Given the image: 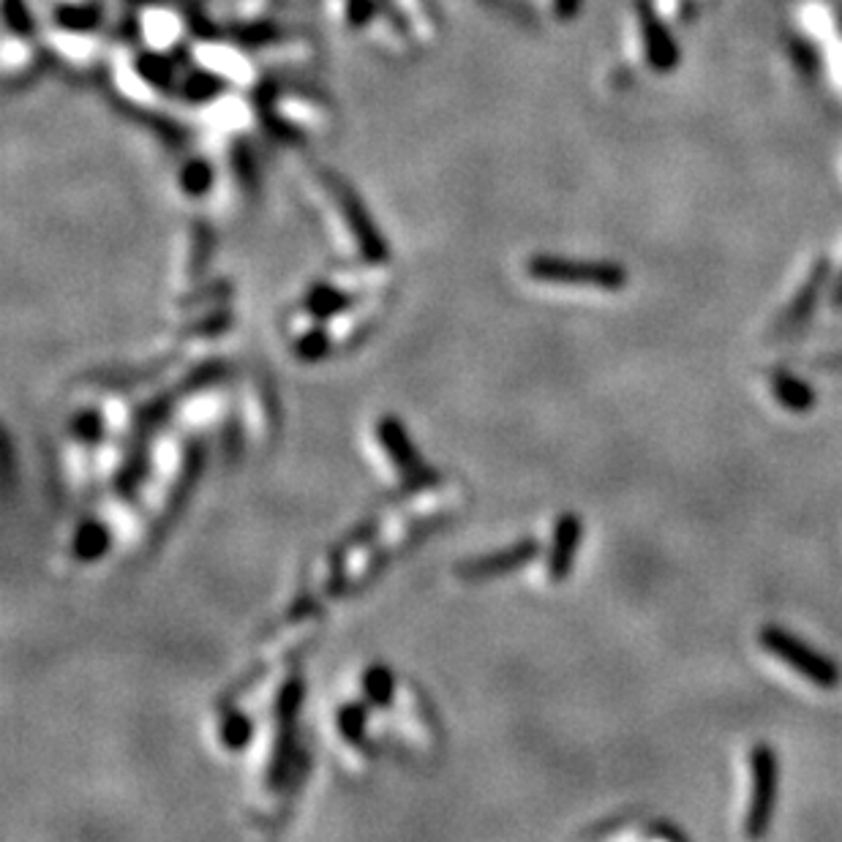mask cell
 <instances>
[{"instance_id":"1","label":"cell","mask_w":842,"mask_h":842,"mask_svg":"<svg viewBox=\"0 0 842 842\" xmlns=\"http://www.w3.org/2000/svg\"><path fill=\"white\" fill-rule=\"evenodd\" d=\"M758 643L764 652H769L771 657H777L780 663L791 665L799 677H804L807 682H813L820 690H834L842 682V668L826 654L815 652L809 643H804L802 638L791 636L782 627H764L758 632Z\"/></svg>"},{"instance_id":"12","label":"cell","mask_w":842,"mask_h":842,"mask_svg":"<svg viewBox=\"0 0 842 842\" xmlns=\"http://www.w3.org/2000/svg\"><path fill=\"white\" fill-rule=\"evenodd\" d=\"M222 737H224V744H227V747H233V750L243 747V744L249 742V737H251V722L246 720L240 712H233V715L224 717Z\"/></svg>"},{"instance_id":"18","label":"cell","mask_w":842,"mask_h":842,"mask_svg":"<svg viewBox=\"0 0 842 842\" xmlns=\"http://www.w3.org/2000/svg\"><path fill=\"white\" fill-rule=\"evenodd\" d=\"M815 372H842V352L840 355H829V357H820V361L813 363Z\"/></svg>"},{"instance_id":"13","label":"cell","mask_w":842,"mask_h":842,"mask_svg":"<svg viewBox=\"0 0 842 842\" xmlns=\"http://www.w3.org/2000/svg\"><path fill=\"white\" fill-rule=\"evenodd\" d=\"M327 350H330V339H327V332H322V330L305 332L303 339L294 344L298 357H303V361H309V363L322 361V357L327 355Z\"/></svg>"},{"instance_id":"15","label":"cell","mask_w":842,"mask_h":842,"mask_svg":"<svg viewBox=\"0 0 842 842\" xmlns=\"http://www.w3.org/2000/svg\"><path fill=\"white\" fill-rule=\"evenodd\" d=\"M641 813H643L641 807L625 809V813H619V815H614V818L603 820V824L594 826V829H587V831H583V837H605V834H611V831H619L621 826H627V824H630V820H636Z\"/></svg>"},{"instance_id":"10","label":"cell","mask_w":842,"mask_h":842,"mask_svg":"<svg viewBox=\"0 0 842 842\" xmlns=\"http://www.w3.org/2000/svg\"><path fill=\"white\" fill-rule=\"evenodd\" d=\"M363 688H366V695L372 704L385 706L390 701V695H393V674H390L385 665H374V668L366 670Z\"/></svg>"},{"instance_id":"9","label":"cell","mask_w":842,"mask_h":842,"mask_svg":"<svg viewBox=\"0 0 842 842\" xmlns=\"http://www.w3.org/2000/svg\"><path fill=\"white\" fill-rule=\"evenodd\" d=\"M106 549H110V535H106V529L101 527V524L88 521L79 527L77 538H74V554H77L79 560L96 562L99 556L106 554Z\"/></svg>"},{"instance_id":"5","label":"cell","mask_w":842,"mask_h":842,"mask_svg":"<svg viewBox=\"0 0 842 842\" xmlns=\"http://www.w3.org/2000/svg\"><path fill=\"white\" fill-rule=\"evenodd\" d=\"M581 518L576 513H565L556 524L554 543H551L549 554V576L554 583H562L573 570V562H576V551L581 545Z\"/></svg>"},{"instance_id":"7","label":"cell","mask_w":842,"mask_h":842,"mask_svg":"<svg viewBox=\"0 0 842 842\" xmlns=\"http://www.w3.org/2000/svg\"><path fill=\"white\" fill-rule=\"evenodd\" d=\"M379 439H382L385 450L390 453V458L395 461V464L401 466V472L404 475H410L412 480L420 482V461H417V453L412 450L410 439H406V431L401 428V423L395 420V417H385L382 423H379Z\"/></svg>"},{"instance_id":"19","label":"cell","mask_w":842,"mask_h":842,"mask_svg":"<svg viewBox=\"0 0 842 842\" xmlns=\"http://www.w3.org/2000/svg\"><path fill=\"white\" fill-rule=\"evenodd\" d=\"M831 305H834L837 311L842 309V276H840V281H837L834 292H831Z\"/></svg>"},{"instance_id":"8","label":"cell","mask_w":842,"mask_h":842,"mask_svg":"<svg viewBox=\"0 0 842 842\" xmlns=\"http://www.w3.org/2000/svg\"><path fill=\"white\" fill-rule=\"evenodd\" d=\"M769 382H771V393L777 395V401H780L786 410L804 415V412H809L815 406L813 388H809L807 382H802L799 377H793L791 372H786V368L771 372Z\"/></svg>"},{"instance_id":"16","label":"cell","mask_w":842,"mask_h":842,"mask_svg":"<svg viewBox=\"0 0 842 842\" xmlns=\"http://www.w3.org/2000/svg\"><path fill=\"white\" fill-rule=\"evenodd\" d=\"M643 837H654V840H668V842H688V834H684L679 826L668 824V820H654L643 829Z\"/></svg>"},{"instance_id":"14","label":"cell","mask_w":842,"mask_h":842,"mask_svg":"<svg viewBox=\"0 0 842 842\" xmlns=\"http://www.w3.org/2000/svg\"><path fill=\"white\" fill-rule=\"evenodd\" d=\"M344 305H347L344 294H336V292H330V289H319V292L311 294V300H309V311L314 316H330V314H336L339 309H344Z\"/></svg>"},{"instance_id":"4","label":"cell","mask_w":842,"mask_h":842,"mask_svg":"<svg viewBox=\"0 0 842 842\" xmlns=\"http://www.w3.org/2000/svg\"><path fill=\"white\" fill-rule=\"evenodd\" d=\"M826 278H829V262H818V265L813 267V273L807 276V281H804V287L796 292L793 303L777 316L775 327H771V339H788V336H793V332L807 325Z\"/></svg>"},{"instance_id":"17","label":"cell","mask_w":842,"mask_h":842,"mask_svg":"<svg viewBox=\"0 0 842 842\" xmlns=\"http://www.w3.org/2000/svg\"><path fill=\"white\" fill-rule=\"evenodd\" d=\"M72 428L79 439H88V442H93V439H99V433H101V420L96 412H85V415H79L77 420H74Z\"/></svg>"},{"instance_id":"3","label":"cell","mask_w":842,"mask_h":842,"mask_svg":"<svg viewBox=\"0 0 842 842\" xmlns=\"http://www.w3.org/2000/svg\"><path fill=\"white\" fill-rule=\"evenodd\" d=\"M529 273L540 281L576 284V287L621 289L627 284L625 267L608 265V262H565L540 256V260L529 262Z\"/></svg>"},{"instance_id":"6","label":"cell","mask_w":842,"mask_h":842,"mask_svg":"<svg viewBox=\"0 0 842 842\" xmlns=\"http://www.w3.org/2000/svg\"><path fill=\"white\" fill-rule=\"evenodd\" d=\"M535 556H538V543H535V540H524V543H516L507 551H497V554L482 556V560L469 562V565H461L458 573L466 578V581H480V578H491V576H499V573L516 570V567L532 562Z\"/></svg>"},{"instance_id":"11","label":"cell","mask_w":842,"mask_h":842,"mask_svg":"<svg viewBox=\"0 0 842 842\" xmlns=\"http://www.w3.org/2000/svg\"><path fill=\"white\" fill-rule=\"evenodd\" d=\"M339 728L347 742L363 744V737H366V712H363V706L352 704L347 706V709H341Z\"/></svg>"},{"instance_id":"2","label":"cell","mask_w":842,"mask_h":842,"mask_svg":"<svg viewBox=\"0 0 842 842\" xmlns=\"http://www.w3.org/2000/svg\"><path fill=\"white\" fill-rule=\"evenodd\" d=\"M750 771H753V793H750L747 818H744V837L761 840L769 831L777 807V782H780V764L769 744H755L750 753Z\"/></svg>"}]
</instances>
